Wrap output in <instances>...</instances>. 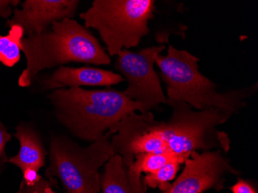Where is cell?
<instances>
[{
	"label": "cell",
	"mask_w": 258,
	"mask_h": 193,
	"mask_svg": "<svg viewBox=\"0 0 258 193\" xmlns=\"http://www.w3.org/2000/svg\"><path fill=\"white\" fill-rule=\"evenodd\" d=\"M230 189L233 193H257L251 182L242 178L238 179L237 183L232 185Z\"/></svg>",
	"instance_id": "obj_18"
},
{
	"label": "cell",
	"mask_w": 258,
	"mask_h": 193,
	"mask_svg": "<svg viewBox=\"0 0 258 193\" xmlns=\"http://www.w3.org/2000/svg\"><path fill=\"white\" fill-rule=\"evenodd\" d=\"M172 112L167 120H157L151 111L125 116L116 127L111 144L114 155L126 167L139 154H172L189 158L194 152L220 150L227 153L230 139L218 127L231 116L218 110L197 111L189 104L168 101Z\"/></svg>",
	"instance_id": "obj_1"
},
{
	"label": "cell",
	"mask_w": 258,
	"mask_h": 193,
	"mask_svg": "<svg viewBox=\"0 0 258 193\" xmlns=\"http://www.w3.org/2000/svg\"><path fill=\"white\" fill-rule=\"evenodd\" d=\"M187 159L172 154H139L135 156L134 162L127 167V173L130 182L135 188L139 190H147L142 180V174L152 173L169 162H179L182 164Z\"/></svg>",
	"instance_id": "obj_12"
},
{
	"label": "cell",
	"mask_w": 258,
	"mask_h": 193,
	"mask_svg": "<svg viewBox=\"0 0 258 193\" xmlns=\"http://www.w3.org/2000/svg\"><path fill=\"white\" fill-rule=\"evenodd\" d=\"M23 182L27 185H33L42 178L38 174V170L35 168H29L23 171Z\"/></svg>",
	"instance_id": "obj_19"
},
{
	"label": "cell",
	"mask_w": 258,
	"mask_h": 193,
	"mask_svg": "<svg viewBox=\"0 0 258 193\" xmlns=\"http://www.w3.org/2000/svg\"><path fill=\"white\" fill-rule=\"evenodd\" d=\"M180 165L179 162H169L156 172L146 174V176L142 178L143 182L147 188H159L161 191H166L170 187L171 182L175 175H177Z\"/></svg>",
	"instance_id": "obj_15"
},
{
	"label": "cell",
	"mask_w": 258,
	"mask_h": 193,
	"mask_svg": "<svg viewBox=\"0 0 258 193\" xmlns=\"http://www.w3.org/2000/svg\"><path fill=\"white\" fill-rule=\"evenodd\" d=\"M20 47L27 57V68L19 78L23 88L31 85L40 71L70 62L108 65L111 56L98 39L76 20L65 19L40 34L23 37Z\"/></svg>",
	"instance_id": "obj_3"
},
{
	"label": "cell",
	"mask_w": 258,
	"mask_h": 193,
	"mask_svg": "<svg viewBox=\"0 0 258 193\" xmlns=\"http://www.w3.org/2000/svg\"><path fill=\"white\" fill-rule=\"evenodd\" d=\"M48 98L58 120L74 136L88 142H95L108 132L114 134L118 123L131 113H146L142 104L111 88H60Z\"/></svg>",
	"instance_id": "obj_2"
},
{
	"label": "cell",
	"mask_w": 258,
	"mask_h": 193,
	"mask_svg": "<svg viewBox=\"0 0 258 193\" xmlns=\"http://www.w3.org/2000/svg\"><path fill=\"white\" fill-rule=\"evenodd\" d=\"M165 49L164 45L146 47L138 52L124 49L117 55L116 69L127 82L123 92L127 98L142 104L146 113L167 101L154 68L156 57Z\"/></svg>",
	"instance_id": "obj_7"
},
{
	"label": "cell",
	"mask_w": 258,
	"mask_h": 193,
	"mask_svg": "<svg viewBox=\"0 0 258 193\" xmlns=\"http://www.w3.org/2000/svg\"><path fill=\"white\" fill-rule=\"evenodd\" d=\"M102 193H146L147 190L135 188L129 180L127 167L119 155H114L105 164L101 178Z\"/></svg>",
	"instance_id": "obj_13"
},
{
	"label": "cell",
	"mask_w": 258,
	"mask_h": 193,
	"mask_svg": "<svg viewBox=\"0 0 258 193\" xmlns=\"http://www.w3.org/2000/svg\"><path fill=\"white\" fill-rule=\"evenodd\" d=\"M199 61L192 53L171 45L166 56L156 57V65L167 88L168 101L185 103L197 111L215 109L230 116L238 114L257 91V83L220 92L217 84L201 73Z\"/></svg>",
	"instance_id": "obj_4"
},
{
	"label": "cell",
	"mask_w": 258,
	"mask_h": 193,
	"mask_svg": "<svg viewBox=\"0 0 258 193\" xmlns=\"http://www.w3.org/2000/svg\"><path fill=\"white\" fill-rule=\"evenodd\" d=\"M79 4L78 0H26L7 26H19L27 36L40 34L56 22L73 18Z\"/></svg>",
	"instance_id": "obj_9"
},
{
	"label": "cell",
	"mask_w": 258,
	"mask_h": 193,
	"mask_svg": "<svg viewBox=\"0 0 258 193\" xmlns=\"http://www.w3.org/2000/svg\"><path fill=\"white\" fill-rule=\"evenodd\" d=\"M15 137L20 142V151L8 162L18 166L22 172L29 168L39 171L45 165L46 151L37 135L31 129L20 125L17 126Z\"/></svg>",
	"instance_id": "obj_11"
},
{
	"label": "cell",
	"mask_w": 258,
	"mask_h": 193,
	"mask_svg": "<svg viewBox=\"0 0 258 193\" xmlns=\"http://www.w3.org/2000/svg\"><path fill=\"white\" fill-rule=\"evenodd\" d=\"M23 29L19 26L10 27L7 36H0V62L7 67H14L20 59V40L24 37Z\"/></svg>",
	"instance_id": "obj_14"
},
{
	"label": "cell",
	"mask_w": 258,
	"mask_h": 193,
	"mask_svg": "<svg viewBox=\"0 0 258 193\" xmlns=\"http://www.w3.org/2000/svg\"><path fill=\"white\" fill-rule=\"evenodd\" d=\"M20 3L19 0H0V17L9 18Z\"/></svg>",
	"instance_id": "obj_17"
},
{
	"label": "cell",
	"mask_w": 258,
	"mask_h": 193,
	"mask_svg": "<svg viewBox=\"0 0 258 193\" xmlns=\"http://www.w3.org/2000/svg\"><path fill=\"white\" fill-rule=\"evenodd\" d=\"M18 193H56L52 189L49 181L40 178L37 183L33 185H27L23 182Z\"/></svg>",
	"instance_id": "obj_16"
},
{
	"label": "cell",
	"mask_w": 258,
	"mask_h": 193,
	"mask_svg": "<svg viewBox=\"0 0 258 193\" xmlns=\"http://www.w3.org/2000/svg\"><path fill=\"white\" fill-rule=\"evenodd\" d=\"M124 81L121 75L99 68L82 67L71 68L60 66L46 79L44 86L47 90H56L65 87L81 88V86L111 87Z\"/></svg>",
	"instance_id": "obj_10"
},
{
	"label": "cell",
	"mask_w": 258,
	"mask_h": 193,
	"mask_svg": "<svg viewBox=\"0 0 258 193\" xmlns=\"http://www.w3.org/2000/svg\"><path fill=\"white\" fill-rule=\"evenodd\" d=\"M111 135L107 132L87 148L65 138H53L46 175L60 178L67 193H99V168L114 155Z\"/></svg>",
	"instance_id": "obj_6"
},
{
	"label": "cell",
	"mask_w": 258,
	"mask_h": 193,
	"mask_svg": "<svg viewBox=\"0 0 258 193\" xmlns=\"http://www.w3.org/2000/svg\"><path fill=\"white\" fill-rule=\"evenodd\" d=\"M154 11L153 0H95L80 17L86 28L98 30L108 55L113 56L136 47L149 34Z\"/></svg>",
	"instance_id": "obj_5"
},
{
	"label": "cell",
	"mask_w": 258,
	"mask_h": 193,
	"mask_svg": "<svg viewBox=\"0 0 258 193\" xmlns=\"http://www.w3.org/2000/svg\"><path fill=\"white\" fill-rule=\"evenodd\" d=\"M11 135L7 132L4 124L0 122V158L4 155L6 145L11 139Z\"/></svg>",
	"instance_id": "obj_20"
},
{
	"label": "cell",
	"mask_w": 258,
	"mask_h": 193,
	"mask_svg": "<svg viewBox=\"0 0 258 193\" xmlns=\"http://www.w3.org/2000/svg\"><path fill=\"white\" fill-rule=\"evenodd\" d=\"M182 173L162 193H204L220 191L228 175L240 174L230 164L227 153L220 149L194 152L185 160Z\"/></svg>",
	"instance_id": "obj_8"
}]
</instances>
